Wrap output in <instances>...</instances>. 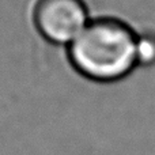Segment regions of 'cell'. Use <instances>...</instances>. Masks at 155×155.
Returning <instances> with one entry per match:
<instances>
[{"mask_svg": "<svg viewBox=\"0 0 155 155\" xmlns=\"http://www.w3.org/2000/svg\"><path fill=\"white\" fill-rule=\"evenodd\" d=\"M136 59L137 65L155 64V34L143 33V34L137 35Z\"/></svg>", "mask_w": 155, "mask_h": 155, "instance_id": "obj_3", "label": "cell"}, {"mask_svg": "<svg viewBox=\"0 0 155 155\" xmlns=\"http://www.w3.org/2000/svg\"><path fill=\"white\" fill-rule=\"evenodd\" d=\"M33 23L38 34L54 45H70L90 22L83 0H37Z\"/></svg>", "mask_w": 155, "mask_h": 155, "instance_id": "obj_2", "label": "cell"}, {"mask_svg": "<svg viewBox=\"0 0 155 155\" xmlns=\"http://www.w3.org/2000/svg\"><path fill=\"white\" fill-rule=\"evenodd\" d=\"M136 41V33L121 19L97 18L68 45V60L78 74L93 82H117L137 65Z\"/></svg>", "mask_w": 155, "mask_h": 155, "instance_id": "obj_1", "label": "cell"}]
</instances>
